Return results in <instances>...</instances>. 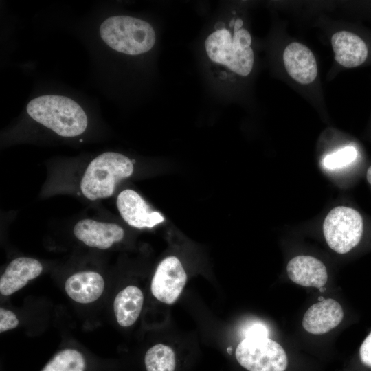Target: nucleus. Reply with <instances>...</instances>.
Masks as SVG:
<instances>
[{
	"instance_id": "4",
	"label": "nucleus",
	"mask_w": 371,
	"mask_h": 371,
	"mask_svg": "<svg viewBox=\"0 0 371 371\" xmlns=\"http://www.w3.org/2000/svg\"><path fill=\"white\" fill-rule=\"evenodd\" d=\"M102 39L114 50L128 55L145 53L153 47L156 36L146 21L128 16H113L100 27Z\"/></svg>"
},
{
	"instance_id": "6",
	"label": "nucleus",
	"mask_w": 371,
	"mask_h": 371,
	"mask_svg": "<svg viewBox=\"0 0 371 371\" xmlns=\"http://www.w3.org/2000/svg\"><path fill=\"white\" fill-rule=\"evenodd\" d=\"M235 357L248 371H285L288 366L283 348L267 337L244 338L237 346Z\"/></svg>"
},
{
	"instance_id": "2",
	"label": "nucleus",
	"mask_w": 371,
	"mask_h": 371,
	"mask_svg": "<svg viewBox=\"0 0 371 371\" xmlns=\"http://www.w3.org/2000/svg\"><path fill=\"white\" fill-rule=\"evenodd\" d=\"M243 20L235 21L234 34L226 28L216 30L205 40V46L210 59L227 67L241 76L252 70L254 55L250 33L243 28Z\"/></svg>"
},
{
	"instance_id": "16",
	"label": "nucleus",
	"mask_w": 371,
	"mask_h": 371,
	"mask_svg": "<svg viewBox=\"0 0 371 371\" xmlns=\"http://www.w3.org/2000/svg\"><path fill=\"white\" fill-rule=\"evenodd\" d=\"M144 295L137 286H128L116 295L113 309L117 323L123 327L133 325L142 308Z\"/></svg>"
},
{
	"instance_id": "10",
	"label": "nucleus",
	"mask_w": 371,
	"mask_h": 371,
	"mask_svg": "<svg viewBox=\"0 0 371 371\" xmlns=\"http://www.w3.org/2000/svg\"><path fill=\"white\" fill-rule=\"evenodd\" d=\"M282 60L289 76L302 85L312 83L317 76V64L313 52L305 45L292 42L284 50Z\"/></svg>"
},
{
	"instance_id": "1",
	"label": "nucleus",
	"mask_w": 371,
	"mask_h": 371,
	"mask_svg": "<svg viewBox=\"0 0 371 371\" xmlns=\"http://www.w3.org/2000/svg\"><path fill=\"white\" fill-rule=\"evenodd\" d=\"M26 110L33 120L63 137L81 135L88 124L82 107L66 96L45 95L37 97L27 104Z\"/></svg>"
},
{
	"instance_id": "20",
	"label": "nucleus",
	"mask_w": 371,
	"mask_h": 371,
	"mask_svg": "<svg viewBox=\"0 0 371 371\" xmlns=\"http://www.w3.org/2000/svg\"><path fill=\"white\" fill-rule=\"evenodd\" d=\"M19 324L16 315L11 311L0 308V332L15 328Z\"/></svg>"
},
{
	"instance_id": "22",
	"label": "nucleus",
	"mask_w": 371,
	"mask_h": 371,
	"mask_svg": "<svg viewBox=\"0 0 371 371\" xmlns=\"http://www.w3.org/2000/svg\"><path fill=\"white\" fill-rule=\"evenodd\" d=\"M359 357L363 364L371 368V333L361 345Z\"/></svg>"
},
{
	"instance_id": "5",
	"label": "nucleus",
	"mask_w": 371,
	"mask_h": 371,
	"mask_svg": "<svg viewBox=\"0 0 371 371\" xmlns=\"http://www.w3.org/2000/svg\"><path fill=\"white\" fill-rule=\"evenodd\" d=\"M362 214L355 208L337 206L326 215L323 223V233L329 247L344 254L361 242L365 230Z\"/></svg>"
},
{
	"instance_id": "23",
	"label": "nucleus",
	"mask_w": 371,
	"mask_h": 371,
	"mask_svg": "<svg viewBox=\"0 0 371 371\" xmlns=\"http://www.w3.org/2000/svg\"><path fill=\"white\" fill-rule=\"evenodd\" d=\"M366 177L368 184L371 187V164L368 167L366 170Z\"/></svg>"
},
{
	"instance_id": "11",
	"label": "nucleus",
	"mask_w": 371,
	"mask_h": 371,
	"mask_svg": "<svg viewBox=\"0 0 371 371\" xmlns=\"http://www.w3.org/2000/svg\"><path fill=\"white\" fill-rule=\"evenodd\" d=\"M75 236L87 246L106 249L122 240L124 229L117 224L82 219L74 227Z\"/></svg>"
},
{
	"instance_id": "8",
	"label": "nucleus",
	"mask_w": 371,
	"mask_h": 371,
	"mask_svg": "<svg viewBox=\"0 0 371 371\" xmlns=\"http://www.w3.org/2000/svg\"><path fill=\"white\" fill-rule=\"evenodd\" d=\"M359 34L348 30L335 33L331 37V45L335 60L346 68H354L366 63L370 58L371 47Z\"/></svg>"
},
{
	"instance_id": "18",
	"label": "nucleus",
	"mask_w": 371,
	"mask_h": 371,
	"mask_svg": "<svg viewBox=\"0 0 371 371\" xmlns=\"http://www.w3.org/2000/svg\"><path fill=\"white\" fill-rule=\"evenodd\" d=\"M86 361L75 349L67 348L57 353L41 371H85Z\"/></svg>"
},
{
	"instance_id": "13",
	"label": "nucleus",
	"mask_w": 371,
	"mask_h": 371,
	"mask_svg": "<svg viewBox=\"0 0 371 371\" xmlns=\"http://www.w3.org/2000/svg\"><path fill=\"white\" fill-rule=\"evenodd\" d=\"M43 271L41 263L34 258L19 257L6 267L0 278V293L8 296L25 286L38 277Z\"/></svg>"
},
{
	"instance_id": "19",
	"label": "nucleus",
	"mask_w": 371,
	"mask_h": 371,
	"mask_svg": "<svg viewBox=\"0 0 371 371\" xmlns=\"http://www.w3.org/2000/svg\"><path fill=\"white\" fill-rule=\"evenodd\" d=\"M359 158L358 148L353 145H348L326 155L322 161L323 166L327 169L343 168L355 163Z\"/></svg>"
},
{
	"instance_id": "9",
	"label": "nucleus",
	"mask_w": 371,
	"mask_h": 371,
	"mask_svg": "<svg viewBox=\"0 0 371 371\" xmlns=\"http://www.w3.org/2000/svg\"><path fill=\"white\" fill-rule=\"evenodd\" d=\"M117 207L122 218L135 227H153L164 221L159 212L152 210L141 196L133 190H124L119 194Z\"/></svg>"
},
{
	"instance_id": "17",
	"label": "nucleus",
	"mask_w": 371,
	"mask_h": 371,
	"mask_svg": "<svg viewBox=\"0 0 371 371\" xmlns=\"http://www.w3.org/2000/svg\"><path fill=\"white\" fill-rule=\"evenodd\" d=\"M144 365L146 371H176L177 357L170 346L156 344L146 351Z\"/></svg>"
},
{
	"instance_id": "15",
	"label": "nucleus",
	"mask_w": 371,
	"mask_h": 371,
	"mask_svg": "<svg viewBox=\"0 0 371 371\" xmlns=\"http://www.w3.org/2000/svg\"><path fill=\"white\" fill-rule=\"evenodd\" d=\"M104 288L103 278L97 272L80 271L71 276L65 282V291L73 300L82 304L98 300Z\"/></svg>"
},
{
	"instance_id": "24",
	"label": "nucleus",
	"mask_w": 371,
	"mask_h": 371,
	"mask_svg": "<svg viewBox=\"0 0 371 371\" xmlns=\"http://www.w3.org/2000/svg\"><path fill=\"white\" fill-rule=\"evenodd\" d=\"M225 28V23L223 22H218L215 25L216 30H220Z\"/></svg>"
},
{
	"instance_id": "21",
	"label": "nucleus",
	"mask_w": 371,
	"mask_h": 371,
	"mask_svg": "<svg viewBox=\"0 0 371 371\" xmlns=\"http://www.w3.org/2000/svg\"><path fill=\"white\" fill-rule=\"evenodd\" d=\"M268 328L261 322H254L248 325L244 330L245 338L249 337H269Z\"/></svg>"
},
{
	"instance_id": "12",
	"label": "nucleus",
	"mask_w": 371,
	"mask_h": 371,
	"mask_svg": "<svg viewBox=\"0 0 371 371\" xmlns=\"http://www.w3.org/2000/svg\"><path fill=\"white\" fill-rule=\"evenodd\" d=\"M344 317L341 305L333 299H324L313 304L305 313L302 326L308 333L321 335L338 326Z\"/></svg>"
},
{
	"instance_id": "3",
	"label": "nucleus",
	"mask_w": 371,
	"mask_h": 371,
	"mask_svg": "<svg viewBox=\"0 0 371 371\" xmlns=\"http://www.w3.org/2000/svg\"><path fill=\"white\" fill-rule=\"evenodd\" d=\"M133 172V165L128 157L115 152L104 153L87 166L80 182L81 192L91 201L110 197L118 182Z\"/></svg>"
},
{
	"instance_id": "14",
	"label": "nucleus",
	"mask_w": 371,
	"mask_h": 371,
	"mask_svg": "<svg viewBox=\"0 0 371 371\" xmlns=\"http://www.w3.org/2000/svg\"><path fill=\"white\" fill-rule=\"evenodd\" d=\"M289 279L303 286L323 287L328 280V273L324 263L310 256H297L287 264Z\"/></svg>"
},
{
	"instance_id": "7",
	"label": "nucleus",
	"mask_w": 371,
	"mask_h": 371,
	"mask_svg": "<svg viewBox=\"0 0 371 371\" xmlns=\"http://www.w3.org/2000/svg\"><path fill=\"white\" fill-rule=\"evenodd\" d=\"M186 280L180 260L175 256L167 257L156 269L151 282V292L158 300L171 304L178 299Z\"/></svg>"
}]
</instances>
